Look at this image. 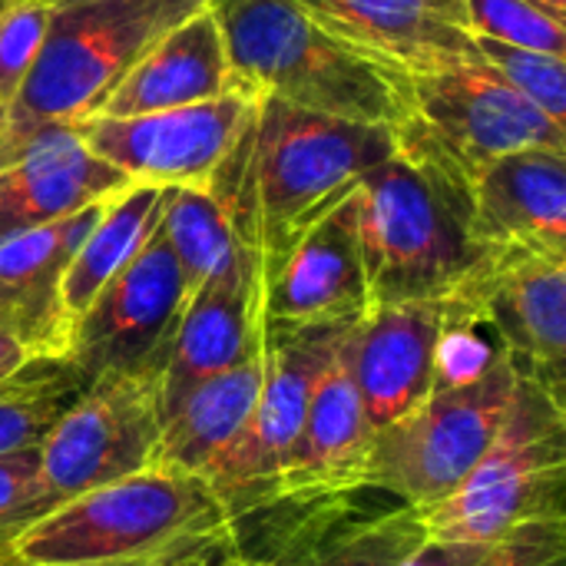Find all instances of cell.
Returning a JSON list of instances; mask_svg holds the SVG:
<instances>
[{
  "mask_svg": "<svg viewBox=\"0 0 566 566\" xmlns=\"http://www.w3.org/2000/svg\"><path fill=\"white\" fill-rule=\"evenodd\" d=\"M159 448V375L93 381L36 444V511L146 471Z\"/></svg>",
  "mask_w": 566,
  "mask_h": 566,
  "instance_id": "obj_10",
  "label": "cell"
},
{
  "mask_svg": "<svg viewBox=\"0 0 566 566\" xmlns=\"http://www.w3.org/2000/svg\"><path fill=\"white\" fill-rule=\"evenodd\" d=\"M163 192L159 186L129 182L113 199H106L99 219L80 242L66 275H63V308L73 318L96 298V292L119 275L149 242L163 219Z\"/></svg>",
  "mask_w": 566,
  "mask_h": 566,
  "instance_id": "obj_24",
  "label": "cell"
},
{
  "mask_svg": "<svg viewBox=\"0 0 566 566\" xmlns=\"http://www.w3.org/2000/svg\"><path fill=\"white\" fill-rule=\"evenodd\" d=\"M355 325V322H352ZM338 338L328 365L322 368L295 458L282 478L279 501H312L365 488L375 431L358 395V381L348 358V332Z\"/></svg>",
  "mask_w": 566,
  "mask_h": 566,
  "instance_id": "obj_18",
  "label": "cell"
},
{
  "mask_svg": "<svg viewBox=\"0 0 566 566\" xmlns=\"http://www.w3.org/2000/svg\"><path fill=\"white\" fill-rule=\"evenodd\" d=\"M262 318L285 325L358 322L368 305V279L358 245L355 189L305 226L262 272Z\"/></svg>",
  "mask_w": 566,
  "mask_h": 566,
  "instance_id": "obj_14",
  "label": "cell"
},
{
  "mask_svg": "<svg viewBox=\"0 0 566 566\" xmlns=\"http://www.w3.org/2000/svg\"><path fill=\"white\" fill-rule=\"evenodd\" d=\"M395 156V133L255 96L252 119L209 182L259 272L358 179Z\"/></svg>",
  "mask_w": 566,
  "mask_h": 566,
  "instance_id": "obj_1",
  "label": "cell"
},
{
  "mask_svg": "<svg viewBox=\"0 0 566 566\" xmlns=\"http://www.w3.org/2000/svg\"><path fill=\"white\" fill-rule=\"evenodd\" d=\"M355 219L371 305L444 302L481 259L471 196L398 153L358 179Z\"/></svg>",
  "mask_w": 566,
  "mask_h": 566,
  "instance_id": "obj_5",
  "label": "cell"
},
{
  "mask_svg": "<svg viewBox=\"0 0 566 566\" xmlns=\"http://www.w3.org/2000/svg\"><path fill=\"white\" fill-rule=\"evenodd\" d=\"M424 541V514L401 504L325 541L298 566H401Z\"/></svg>",
  "mask_w": 566,
  "mask_h": 566,
  "instance_id": "obj_27",
  "label": "cell"
},
{
  "mask_svg": "<svg viewBox=\"0 0 566 566\" xmlns=\"http://www.w3.org/2000/svg\"><path fill=\"white\" fill-rule=\"evenodd\" d=\"M474 53L517 96L537 106L547 119L566 126V56L497 43L488 36H474Z\"/></svg>",
  "mask_w": 566,
  "mask_h": 566,
  "instance_id": "obj_28",
  "label": "cell"
},
{
  "mask_svg": "<svg viewBox=\"0 0 566 566\" xmlns=\"http://www.w3.org/2000/svg\"><path fill=\"white\" fill-rule=\"evenodd\" d=\"M46 7H63V3H76V0H43Z\"/></svg>",
  "mask_w": 566,
  "mask_h": 566,
  "instance_id": "obj_37",
  "label": "cell"
},
{
  "mask_svg": "<svg viewBox=\"0 0 566 566\" xmlns=\"http://www.w3.org/2000/svg\"><path fill=\"white\" fill-rule=\"evenodd\" d=\"M13 566H23V564H13Z\"/></svg>",
  "mask_w": 566,
  "mask_h": 566,
  "instance_id": "obj_40",
  "label": "cell"
},
{
  "mask_svg": "<svg viewBox=\"0 0 566 566\" xmlns=\"http://www.w3.org/2000/svg\"><path fill=\"white\" fill-rule=\"evenodd\" d=\"M252 109L255 96L229 93L143 116H86L73 126L83 146L129 182L209 189L219 166L239 146Z\"/></svg>",
  "mask_w": 566,
  "mask_h": 566,
  "instance_id": "obj_13",
  "label": "cell"
},
{
  "mask_svg": "<svg viewBox=\"0 0 566 566\" xmlns=\"http://www.w3.org/2000/svg\"><path fill=\"white\" fill-rule=\"evenodd\" d=\"M86 388L66 358H27L0 381V458L36 448Z\"/></svg>",
  "mask_w": 566,
  "mask_h": 566,
  "instance_id": "obj_25",
  "label": "cell"
},
{
  "mask_svg": "<svg viewBox=\"0 0 566 566\" xmlns=\"http://www.w3.org/2000/svg\"><path fill=\"white\" fill-rule=\"evenodd\" d=\"M159 229L179 262L189 295L239 252V239L226 209L206 189L169 186L163 192Z\"/></svg>",
  "mask_w": 566,
  "mask_h": 566,
  "instance_id": "obj_26",
  "label": "cell"
},
{
  "mask_svg": "<svg viewBox=\"0 0 566 566\" xmlns=\"http://www.w3.org/2000/svg\"><path fill=\"white\" fill-rule=\"evenodd\" d=\"M242 93L212 7L163 33L93 116H143ZM249 96V93H245Z\"/></svg>",
  "mask_w": 566,
  "mask_h": 566,
  "instance_id": "obj_22",
  "label": "cell"
},
{
  "mask_svg": "<svg viewBox=\"0 0 566 566\" xmlns=\"http://www.w3.org/2000/svg\"><path fill=\"white\" fill-rule=\"evenodd\" d=\"M186 298L189 292L179 262L163 229H156L143 252L73 318L66 361L86 378V385L106 375L163 378Z\"/></svg>",
  "mask_w": 566,
  "mask_h": 566,
  "instance_id": "obj_12",
  "label": "cell"
},
{
  "mask_svg": "<svg viewBox=\"0 0 566 566\" xmlns=\"http://www.w3.org/2000/svg\"><path fill=\"white\" fill-rule=\"evenodd\" d=\"M527 3H534V7H541V10H547L551 17H557V20H564L566 23V0H527Z\"/></svg>",
  "mask_w": 566,
  "mask_h": 566,
  "instance_id": "obj_35",
  "label": "cell"
},
{
  "mask_svg": "<svg viewBox=\"0 0 566 566\" xmlns=\"http://www.w3.org/2000/svg\"><path fill=\"white\" fill-rule=\"evenodd\" d=\"M3 3H7V0H0V7H3Z\"/></svg>",
  "mask_w": 566,
  "mask_h": 566,
  "instance_id": "obj_39",
  "label": "cell"
},
{
  "mask_svg": "<svg viewBox=\"0 0 566 566\" xmlns=\"http://www.w3.org/2000/svg\"><path fill=\"white\" fill-rule=\"evenodd\" d=\"M468 318H448L434 348V388H458L478 381L497 358V342Z\"/></svg>",
  "mask_w": 566,
  "mask_h": 566,
  "instance_id": "obj_31",
  "label": "cell"
},
{
  "mask_svg": "<svg viewBox=\"0 0 566 566\" xmlns=\"http://www.w3.org/2000/svg\"><path fill=\"white\" fill-rule=\"evenodd\" d=\"M262 342V285L249 249L212 272L179 315L169 358L159 378V418L176 408L199 381L232 368Z\"/></svg>",
  "mask_w": 566,
  "mask_h": 566,
  "instance_id": "obj_15",
  "label": "cell"
},
{
  "mask_svg": "<svg viewBox=\"0 0 566 566\" xmlns=\"http://www.w3.org/2000/svg\"><path fill=\"white\" fill-rule=\"evenodd\" d=\"M564 488L566 398L521 375L484 458L421 514L431 541L488 547L527 521L566 517Z\"/></svg>",
  "mask_w": 566,
  "mask_h": 566,
  "instance_id": "obj_7",
  "label": "cell"
},
{
  "mask_svg": "<svg viewBox=\"0 0 566 566\" xmlns=\"http://www.w3.org/2000/svg\"><path fill=\"white\" fill-rule=\"evenodd\" d=\"M232 73L249 96L395 129L405 119L401 70L332 36L292 0H209Z\"/></svg>",
  "mask_w": 566,
  "mask_h": 566,
  "instance_id": "obj_3",
  "label": "cell"
},
{
  "mask_svg": "<svg viewBox=\"0 0 566 566\" xmlns=\"http://www.w3.org/2000/svg\"><path fill=\"white\" fill-rule=\"evenodd\" d=\"M216 566H275V564H262V560H249V557H239V554H229L226 560H219Z\"/></svg>",
  "mask_w": 566,
  "mask_h": 566,
  "instance_id": "obj_36",
  "label": "cell"
},
{
  "mask_svg": "<svg viewBox=\"0 0 566 566\" xmlns=\"http://www.w3.org/2000/svg\"><path fill=\"white\" fill-rule=\"evenodd\" d=\"M441 308L448 318L491 328L524 378L564 395L566 255L481 249L478 265Z\"/></svg>",
  "mask_w": 566,
  "mask_h": 566,
  "instance_id": "obj_11",
  "label": "cell"
},
{
  "mask_svg": "<svg viewBox=\"0 0 566 566\" xmlns=\"http://www.w3.org/2000/svg\"><path fill=\"white\" fill-rule=\"evenodd\" d=\"M405 119L395 153L471 192L474 176L521 149H566V126L517 96L481 60L401 70Z\"/></svg>",
  "mask_w": 566,
  "mask_h": 566,
  "instance_id": "obj_6",
  "label": "cell"
},
{
  "mask_svg": "<svg viewBox=\"0 0 566 566\" xmlns=\"http://www.w3.org/2000/svg\"><path fill=\"white\" fill-rule=\"evenodd\" d=\"M348 325H285L262 318V388L255 411L245 431L202 471V481L232 521L279 501L315 381Z\"/></svg>",
  "mask_w": 566,
  "mask_h": 566,
  "instance_id": "obj_9",
  "label": "cell"
},
{
  "mask_svg": "<svg viewBox=\"0 0 566 566\" xmlns=\"http://www.w3.org/2000/svg\"><path fill=\"white\" fill-rule=\"evenodd\" d=\"M50 13L53 7L43 0H7L0 7V126L43 46Z\"/></svg>",
  "mask_w": 566,
  "mask_h": 566,
  "instance_id": "obj_30",
  "label": "cell"
},
{
  "mask_svg": "<svg viewBox=\"0 0 566 566\" xmlns=\"http://www.w3.org/2000/svg\"><path fill=\"white\" fill-rule=\"evenodd\" d=\"M23 361H27V352H23L13 338H7V335L0 332V381H3L7 375H13Z\"/></svg>",
  "mask_w": 566,
  "mask_h": 566,
  "instance_id": "obj_34",
  "label": "cell"
},
{
  "mask_svg": "<svg viewBox=\"0 0 566 566\" xmlns=\"http://www.w3.org/2000/svg\"><path fill=\"white\" fill-rule=\"evenodd\" d=\"M262 388V342L232 368L199 381L159 418L156 461L202 478V471L245 431Z\"/></svg>",
  "mask_w": 566,
  "mask_h": 566,
  "instance_id": "obj_23",
  "label": "cell"
},
{
  "mask_svg": "<svg viewBox=\"0 0 566 566\" xmlns=\"http://www.w3.org/2000/svg\"><path fill=\"white\" fill-rule=\"evenodd\" d=\"M222 560H226V557H222ZM219 564V560H202V564H179V566H216Z\"/></svg>",
  "mask_w": 566,
  "mask_h": 566,
  "instance_id": "obj_38",
  "label": "cell"
},
{
  "mask_svg": "<svg viewBox=\"0 0 566 566\" xmlns=\"http://www.w3.org/2000/svg\"><path fill=\"white\" fill-rule=\"evenodd\" d=\"M129 179L93 156L76 126L40 129L0 166V242L113 199Z\"/></svg>",
  "mask_w": 566,
  "mask_h": 566,
  "instance_id": "obj_20",
  "label": "cell"
},
{
  "mask_svg": "<svg viewBox=\"0 0 566 566\" xmlns=\"http://www.w3.org/2000/svg\"><path fill=\"white\" fill-rule=\"evenodd\" d=\"M106 202L0 242V332L27 358H66L70 315L63 275Z\"/></svg>",
  "mask_w": 566,
  "mask_h": 566,
  "instance_id": "obj_16",
  "label": "cell"
},
{
  "mask_svg": "<svg viewBox=\"0 0 566 566\" xmlns=\"http://www.w3.org/2000/svg\"><path fill=\"white\" fill-rule=\"evenodd\" d=\"M471 239L481 249L566 255V149H521L471 182Z\"/></svg>",
  "mask_w": 566,
  "mask_h": 566,
  "instance_id": "obj_19",
  "label": "cell"
},
{
  "mask_svg": "<svg viewBox=\"0 0 566 566\" xmlns=\"http://www.w3.org/2000/svg\"><path fill=\"white\" fill-rule=\"evenodd\" d=\"M235 521L212 488L186 471L149 464L80 494L33 521L13 544L23 566H179L222 560Z\"/></svg>",
  "mask_w": 566,
  "mask_h": 566,
  "instance_id": "obj_2",
  "label": "cell"
},
{
  "mask_svg": "<svg viewBox=\"0 0 566 566\" xmlns=\"http://www.w3.org/2000/svg\"><path fill=\"white\" fill-rule=\"evenodd\" d=\"M332 36L398 70L478 60L464 0H292Z\"/></svg>",
  "mask_w": 566,
  "mask_h": 566,
  "instance_id": "obj_21",
  "label": "cell"
},
{
  "mask_svg": "<svg viewBox=\"0 0 566 566\" xmlns=\"http://www.w3.org/2000/svg\"><path fill=\"white\" fill-rule=\"evenodd\" d=\"M441 302L368 305L348 332V358L371 431L395 424L434 388Z\"/></svg>",
  "mask_w": 566,
  "mask_h": 566,
  "instance_id": "obj_17",
  "label": "cell"
},
{
  "mask_svg": "<svg viewBox=\"0 0 566 566\" xmlns=\"http://www.w3.org/2000/svg\"><path fill=\"white\" fill-rule=\"evenodd\" d=\"M471 36L566 56V23L527 0H464Z\"/></svg>",
  "mask_w": 566,
  "mask_h": 566,
  "instance_id": "obj_29",
  "label": "cell"
},
{
  "mask_svg": "<svg viewBox=\"0 0 566 566\" xmlns=\"http://www.w3.org/2000/svg\"><path fill=\"white\" fill-rule=\"evenodd\" d=\"M474 566H566V517L527 521L478 557Z\"/></svg>",
  "mask_w": 566,
  "mask_h": 566,
  "instance_id": "obj_32",
  "label": "cell"
},
{
  "mask_svg": "<svg viewBox=\"0 0 566 566\" xmlns=\"http://www.w3.org/2000/svg\"><path fill=\"white\" fill-rule=\"evenodd\" d=\"M517 378L514 361L497 352L494 365L478 381L431 388L421 405L375 434L365 488L418 511L444 501L501 431Z\"/></svg>",
  "mask_w": 566,
  "mask_h": 566,
  "instance_id": "obj_8",
  "label": "cell"
},
{
  "mask_svg": "<svg viewBox=\"0 0 566 566\" xmlns=\"http://www.w3.org/2000/svg\"><path fill=\"white\" fill-rule=\"evenodd\" d=\"M488 547L481 544H451V541H424L401 566H474Z\"/></svg>",
  "mask_w": 566,
  "mask_h": 566,
  "instance_id": "obj_33",
  "label": "cell"
},
{
  "mask_svg": "<svg viewBox=\"0 0 566 566\" xmlns=\"http://www.w3.org/2000/svg\"><path fill=\"white\" fill-rule=\"evenodd\" d=\"M209 0H76L53 7L43 46L0 126V166L40 129L93 116L136 60Z\"/></svg>",
  "mask_w": 566,
  "mask_h": 566,
  "instance_id": "obj_4",
  "label": "cell"
}]
</instances>
